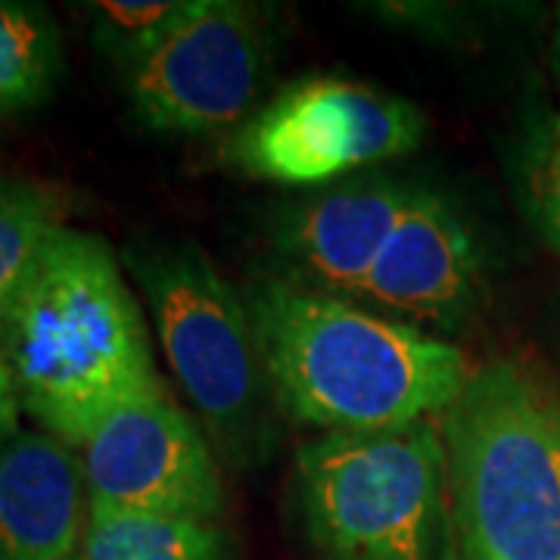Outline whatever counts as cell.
I'll return each mask as SVG.
<instances>
[{"instance_id": "6da1fadb", "label": "cell", "mask_w": 560, "mask_h": 560, "mask_svg": "<svg viewBox=\"0 0 560 560\" xmlns=\"http://www.w3.org/2000/svg\"><path fill=\"white\" fill-rule=\"evenodd\" d=\"M20 411L79 448L121 405L165 389L150 330L101 234L60 228L0 320Z\"/></svg>"}, {"instance_id": "7a4b0ae2", "label": "cell", "mask_w": 560, "mask_h": 560, "mask_svg": "<svg viewBox=\"0 0 560 560\" xmlns=\"http://www.w3.org/2000/svg\"><path fill=\"white\" fill-rule=\"evenodd\" d=\"M280 408L324 433H377L445 415L470 381L455 342L283 278L243 296Z\"/></svg>"}, {"instance_id": "3957f363", "label": "cell", "mask_w": 560, "mask_h": 560, "mask_svg": "<svg viewBox=\"0 0 560 560\" xmlns=\"http://www.w3.org/2000/svg\"><path fill=\"white\" fill-rule=\"evenodd\" d=\"M460 560H560V408L521 364L470 374L442 418Z\"/></svg>"}, {"instance_id": "277c9868", "label": "cell", "mask_w": 560, "mask_h": 560, "mask_svg": "<svg viewBox=\"0 0 560 560\" xmlns=\"http://www.w3.org/2000/svg\"><path fill=\"white\" fill-rule=\"evenodd\" d=\"M296 495L320 560L458 558L445 442L430 420L305 442Z\"/></svg>"}, {"instance_id": "5b68a950", "label": "cell", "mask_w": 560, "mask_h": 560, "mask_svg": "<svg viewBox=\"0 0 560 560\" xmlns=\"http://www.w3.org/2000/svg\"><path fill=\"white\" fill-rule=\"evenodd\" d=\"M150 302L165 361L197 415L234 464L271 445V381L241 293L200 246L138 243L125 253Z\"/></svg>"}, {"instance_id": "8992f818", "label": "cell", "mask_w": 560, "mask_h": 560, "mask_svg": "<svg viewBox=\"0 0 560 560\" xmlns=\"http://www.w3.org/2000/svg\"><path fill=\"white\" fill-rule=\"evenodd\" d=\"M420 140L415 103L368 81L315 75L261 103L224 138L221 162L246 178L315 187L405 156Z\"/></svg>"}, {"instance_id": "52a82bcc", "label": "cell", "mask_w": 560, "mask_h": 560, "mask_svg": "<svg viewBox=\"0 0 560 560\" xmlns=\"http://www.w3.org/2000/svg\"><path fill=\"white\" fill-rule=\"evenodd\" d=\"M271 28L259 7L206 0L202 10L125 72L131 109L160 135H231L259 109Z\"/></svg>"}, {"instance_id": "ba28073f", "label": "cell", "mask_w": 560, "mask_h": 560, "mask_svg": "<svg viewBox=\"0 0 560 560\" xmlns=\"http://www.w3.org/2000/svg\"><path fill=\"white\" fill-rule=\"evenodd\" d=\"M79 452L88 514L215 521L224 508L209 440L168 389L121 405Z\"/></svg>"}, {"instance_id": "9c48e42d", "label": "cell", "mask_w": 560, "mask_h": 560, "mask_svg": "<svg viewBox=\"0 0 560 560\" xmlns=\"http://www.w3.org/2000/svg\"><path fill=\"white\" fill-rule=\"evenodd\" d=\"M415 190L393 178L352 180L287 209L271 234L283 280L342 300L361 296Z\"/></svg>"}, {"instance_id": "30bf717a", "label": "cell", "mask_w": 560, "mask_h": 560, "mask_svg": "<svg viewBox=\"0 0 560 560\" xmlns=\"http://www.w3.org/2000/svg\"><path fill=\"white\" fill-rule=\"evenodd\" d=\"M477 253L467 224L436 190L418 187L361 296L430 324H455L474 300Z\"/></svg>"}, {"instance_id": "8fae6325", "label": "cell", "mask_w": 560, "mask_h": 560, "mask_svg": "<svg viewBox=\"0 0 560 560\" xmlns=\"http://www.w3.org/2000/svg\"><path fill=\"white\" fill-rule=\"evenodd\" d=\"M88 526L79 448L20 433L0 452V560H72Z\"/></svg>"}, {"instance_id": "7c38bea8", "label": "cell", "mask_w": 560, "mask_h": 560, "mask_svg": "<svg viewBox=\"0 0 560 560\" xmlns=\"http://www.w3.org/2000/svg\"><path fill=\"white\" fill-rule=\"evenodd\" d=\"M62 62L60 28L47 7L0 0V116L47 101Z\"/></svg>"}, {"instance_id": "4fadbf2b", "label": "cell", "mask_w": 560, "mask_h": 560, "mask_svg": "<svg viewBox=\"0 0 560 560\" xmlns=\"http://www.w3.org/2000/svg\"><path fill=\"white\" fill-rule=\"evenodd\" d=\"M81 560H228L215 521L88 514Z\"/></svg>"}, {"instance_id": "5bb4252c", "label": "cell", "mask_w": 560, "mask_h": 560, "mask_svg": "<svg viewBox=\"0 0 560 560\" xmlns=\"http://www.w3.org/2000/svg\"><path fill=\"white\" fill-rule=\"evenodd\" d=\"M66 197L54 184L0 175V320L44 243L66 228Z\"/></svg>"}, {"instance_id": "9a60e30c", "label": "cell", "mask_w": 560, "mask_h": 560, "mask_svg": "<svg viewBox=\"0 0 560 560\" xmlns=\"http://www.w3.org/2000/svg\"><path fill=\"white\" fill-rule=\"evenodd\" d=\"M202 3L206 0H97L88 10L97 47L131 72L194 20Z\"/></svg>"}, {"instance_id": "2e32d148", "label": "cell", "mask_w": 560, "mask_h": 560, "mask_svg": "<svg viewBox=\"0 0 560 560\" xmlns=\"http://www.w3.org/2000/svg\"><path fill=\"white\" fill-rule=\"evenodd\" d=\"M536 200L548 231L560 243V135L551 140L545 160H541L539 178H536Z\"/></svg>"}, {"instance_id": "e0dca14e", "label": "cell", "mask_w": 560, "mask_h": 560, "mask_svg": "<svg viewBox=\"0 0 560 560\" xmlns=\"http://www.w3.org/2000/svg\"><path fill=\"white\" fill-rule=\"evenodd\" d=\"M20 433V401H16L10 374H7L3 359H0V452L16 440Z\"/></svg>"}, {"instance_id": "ac0fdd59", "label": "cell", "mask_w": 560, "mask_h": 560, "mask_svg": "<svg viewBox=\"0 0 560 560\" xmlns=\"http://www.w3.org/2000/svg\"><path fill=\"white\" fill-rule=\"evenodd\" d=\"M72 560H81V558H79V555H75V558H72Z\"/></svg>"}]
</instances>
